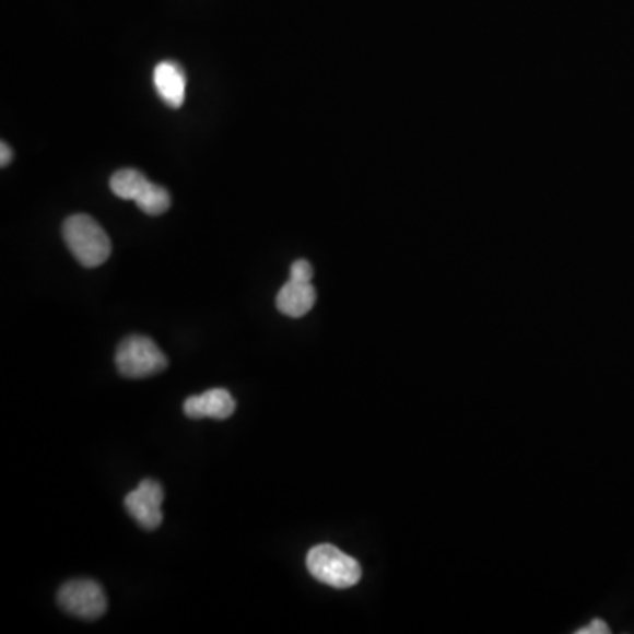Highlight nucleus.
Listing matches in <instances>:
<instances>
[{"mask_svg": "<svg viewBox=\"0 0 634 634\" xmlns=\"http://www.w3.org/2000/svg\"><path fill=\"white\" fill-rule=\"evenodd\" d=\"M317 293L313 282L295 281L290 279L282 285L275 298L279 313L287 317H304L313 310Z\"/></svg>", "mask_w": 634, "mask_h": 634, "instance_id": "8", "label": "nucleus"}, {"mask_svg": "<svg viewBox=\"0 0 634 634\" xmlns=\"http://www.w3.org/2000/svg\"><path fill=\"white\" fill-rule=\"evenodd\" d=\"M117 368L124 377L143 379L166 371L168 359L154 340L145 336H131L124 339L115 354Z\"/></svg>", "mask_w": 634, "mask_h": 634, "instance_id": "3", "label": "nucleus"}, {"mask_svg": "<svg viewBox=\"0 0 634 634\" xmlns=\"http://www.w3.org/2000/svg\"><path fill=\"white\" fill-rule=\"evenodd\" d=\"M236 402L233 395L224 388H213L201 395H195L184 402V412L186 416L192 420H203V418H213V420H226L233 416Z\"/></svg>", "mask_w": 634, "mask_h": 634, "instance_id": "6", "label": "nucleus"}, {"mask_svg": "<svg viewBox=\"0 0 634 634\" xmlns=\"http://www.w3.org/2000/svg\"><path fill=\"white\" fill-rule=\"evenodd\" d=\"M138 209L141 212H145L146 215H163L164 212H168L169 207H172V196H169L168 190L164 187L157 186V184H152L149 181V186L143 189L140 196H138L137 201Z\"/></svg>", "mask_w": 634, "mask_h": 634, "instance_id": "10", "label": "nucleus"}, {"mask_svg": "<svg viewBox=\"0 0 634 634\" xmlns=\"http://www.w3.org/2000/svg\"><path fill=\"white\" fill-rule=\"evenodd\" d=\"M313 265L308 263L307 259H298L291 267L290 279L302 282H313Z\"/></svg>", "mask_w": 634, "mask_h": 634, "instance_id": "11", "label": "nucleus"}, {"mask_svg": "<svg viewBox=\"0 0 634 634\" xmlns=\"http://www.w3.org/2000/svg\"><path fill=\"white\" fill-rule=\"evenodd\" d=\"M57 599L63 612L83 621L99 619L108 608L105 590L94 580L68 582L60 587Z\"/></svg>", "mask_w": 634, "mask_h": 634, "instance_id": "4", "label": "nucleus"}, {"mask_svg": "<svg viewBox=\"0 0 634 634\" xmlns=\"http://www.w3.org/2000/svg\"><path fill=\"white\" fill-rule=\"evenodd\" d=\"M610 630H608L607 622L601 621V619H594L590 624L585 625L582 630L576 631V634H608Z\"/></svg>", "mask_w": 634, "mask_h": 634, "instance_id": "12", "label": "nucleus"}, {"mask_svg": "<svg viewBox=\"0 0 634 634\" xmlns=\"http://www.w3.org/2000/svg\"><path fill=\"white\" fill-rule=\"evenodd\" d=\"M149 178L138 169H120L109 178V189L114 190V195L120 200L137 201L138 196L149 186Z\"/></svg>", "mask_w": 634, "mask_h": 634, "instance_id": "9", "label": "nucleus"}, {"mask_svg": "<svg viewBox=\"0 0 634 634\" xmlns=\"http://www.w3.org/2000/svg\"><path fill=\"white\" fill-rule=\"evenodd\" d=\"M307 570L333 589H349L362 580V566L333 544H317L307 553Z\"/></svg>", "mask_w": 634, "mask_h": 634, "instance_id": "2", "label": "nucleus"}, {"mask_svg": "<svg viewBox=\"0 0 634 634\" xmlns=\"http://www.w3.org/2000/svg\"><path fill=\"white\" fill-rule=\"evenodd\" d=\"M0 150H2V155H0V164H2V168H5V166L11 163V158H13V152H11L10 145H8L5 141L0 143Z\"/></svg>", "mask_w": 634, "mask_h": 634, "instance_id": "13", "label": "nucleus"}, {"mask_svg": "<svg viewBox=\"0 0 634 634\" xmlns=\"http://www.w3.org/2000/svg\"><path fill=\"white\" fill-rule=\"evenodd\" d=\"M163 486L157 481L143 480L127 494L124 504L132 520H137L145 530H155L163 524Z\"/></svg>", "mask_w": 634, "mask_h": 634, "instance_id": "5", "label": "nucleus"}, {"mask_svg": "<svg viewBox=\"0 0 634 634\" xmlns=\"http://www.w3.org/2000/svg\"><path fill=\"white\" fill-rule=\"evenodd\" d=\"M62 236L74 259L83 267H101L108 261L111 242L99 222L94 221L91 215L77 213L66 219Z\"/></svg>", "mask_w": 634, "mask_h": 634, "instance_id": "1", "label": "nucleus"}, {"mask_svg": "<svg viewBox=\"0 0 634 634\" xmlns=\"http://www.w3.org/2000/svg\"><path fill=\"white\" fill-rule=\"evenodd\" d=\"M154 85L161 99L172 108H180L186 101L187 78L180 63L163 60L154 69Z\"/></svg>", "mask_w": 634, "mask_h": 634, "instance_id": "7", "label": "nucleus"}]
</instances>
